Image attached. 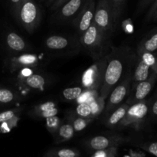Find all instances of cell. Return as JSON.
Instances as JSON below:
<instances>
[{
  "instance_id": "obj_1",
  "label": "cell",
  "mask_w": 157,
  "mask_h": 157,
  "mask_svg": "<svg viewBox=\"0 0 157 157\" xmlns=\"http://www.w3.org/2000/svg\"><path fill=\"white\" fill-rule=\"evenodd\" d=\"M135 53L128 46H112L107 55V63L104 79L100 88V97L105 100L113 87L130 70Z\"/></svg>"
},
{
  "instance_id": "obj_2",
  "label": "cell",
  "mask_w": 157,
  "mask_h": 157,
  "mask_svg": "<svg viewBox=\"0 0 157 157\" xmlns=\"http://www.w3.org/2000/svg\"><path fill=\"white\" fill-rule=\"evenodd\" d=\"M79 41L81 48L94 61L106 56L113 46L110 38L102 33L94 22L79 36Z\"/></svg>"
},
{
  "instance_id": "obj_3",
  "label": "cell",
  "mask_w": 157,
  "mask_h": 157,
  "mask_svg": "<svg viewBox=\"0 0 157 157\" xmlns=\"http://www.w3.org/2000/svg\"><path fill=\"white\" fill-rule=\"evenodd\" d=\"M15 18L25 30L32 33L41 22V8L35 0H22Z\"/></svg>"
},
{
  "instance_id": "obj_4",
  "label": "cell",
  "mask_w": 157,
  "mask_h": 157,
  "mask_svg": "<svg viewBox=\"0 0 157 157\" xmlns=\"http://www.w3.org/2000/svg\"><path fill=\"white\" fill-rule=\"evenodd\" d=\"M44 46L47 50L60 55L77 54L81 49L79 37H72L70 35H51L44 41Z\"/></svg>"
},
{
  "instance_id": "obj_5",
  "label": "cell",
  "mask_w": 157,
  "mask_h": 157,
  "mask_svg": "<svg viewBox=\"0 0 157 157\" xmlns=\"http://www.w3.org/2000/svg\"><path fill=\"white\" fill-rule=\"evenodd\" d=\"M93 22L102 33L111 38L117 28L114 24L113 10L110 0H98L95 8Z\"/></svg>"
},
{
  "instance_id": "obj_6",
  "label": "cell",
  "mask_w": 157,
  "mask_h": 157,
  "mask_svg": "<svg viewBox=\"0 0 157 157\" xmlns=\"http://www.w3.org/2000/svg\"><path fill=\"white\" fill-rule=\"evenodd\" d=\"M130 86H131V68L127 72L125 77L113 87L110 94L108 95L109 98L104 108L105 115H108L117 107L122 104L124 100L128 95Z\"/></svg>"
},
{
  "instance_id": "obj_7",
  "label": "cell",
  "mask_w": 157,
  "mask_h": 157,
  "mask_svg": "<svg viewBox=\"0 0 157 157\" xmlns=\"http://www.w3.org/2000/svg\"><path fill=\"white\" fill-rule=\"evenodd\" d=\"M107 55L98 61H95L93 65L86 70L83 75V84L92 90H100L104 79V72L107 66Z\"/></svg>"
},
{
  "instance_id": "obj_8",
  "label": "cell",
  "mask_w": 157,
  "mask_h": 157,
  "mask_svg": "<svg viewBox=\"0 0 157 157\" xmlns=\"http://www.w3.org/2000/svg\"><path fill=\"white\" fill-rule=\"evenodd\" d=\"M95 8V0H86L81 10L72 21V23L78 33V37L81 36L93 23Z\"/></svg>"
},
{
  "instance_id": "obj_9",
  "label": "cell",
  "mask_w": 157,
  "mask_h": 157,
  "mask_svg": "<svg viewBox=\"0 0 157 157\" xmlns=\"http://www.w3.org/2000/svg\"><path fill=\"white\" fill-rule=\"evenodd\" d=\"M149 107L144 101L132 104L127 110V113L117 125V128L136 126L146 117L148 113Z\"/></svg>"
},
{
  "instance_id": "obj_10",
  "label": "cell",
  "mask_w": 157,
  "mask_h": 157,
  "mask_svg": "<svg viewBox=\"0 0 157 157\" xmlns=\"http://www.w3.org/2000/svg\"><path fill=\"white\" fill-rule=\"evenodd\" d=\"M156 78L157 74L153 72L150 78L146 81L131 84L126 103L130 106L141 101H144L151 91Z\"/></svg>"
},
{
  "instance_id": "obj_11",
  "label": "cell",
  "mask_w": 157,
  "mask_h": 157,
  "mask_svg": "<svg viewBox=\"0 0 157 157\" xmlns=\"http://www.w3.org/2000/svg\"><path fill=\"white\" fill-rule=\"evenodd\" d=\"M128 141V139L121 135H99L89 139L86 147L92 151L105 150L111 147H118Z\"/></svg>"
},
{
  "instance_id": "obj_12",
  "label": "cell",
  "mask_w": 157,
  "mask_h": 157,
  "mask_svg": "<svg viewBox=\"0 0 157 157\" xmlns=\"http://www.w3.org/2000/svg\"><path fill=\"white\" fill-rule=\"evenodd\" d=\"M40 60L35 54L22 53L10 57L7 60V65L12 72L24 69L36 68L39 66Z\"/></svg>"
},
{
  "instance_id": "obj_13",
  "label": "cell",
  "mask_w": 157,
  "mask_h": 157,
  "mask_svg": "<svg viewBox=\"0 0 157 157\" xmlns=\"http://www.w3.org/2000/svg\"><path fill=\"white\" fill-rule=\"evenodd\" d=\"M86 0H68L55 11L54 21L57 22L73 21L84 6Z\"/></svg>"
},
{
  "instance_id": "obj_14",
  "label": "cell",
  "mask_w": 157,
  "mask_h": 157,
  "mask_svg": "<svg viewBox=\"0 0 157 157\" xmlns=\"http://www.w3.org/2000/svg\"><path fill=\"white\" fill-rule=\"evenodd\" d=\"M18 82L21 86L29 90H43L48 84L49 78L43 74L31 72L29 74L21 73L18 76Z\"/></svg>"
},
{
  "instance_id": "obj_15",
  "label": "cell",
  "mask_w": 157,
  "mask_h": 157,
  "mask_svg": "<svg viewBox=\"0 0 157 157\" xmlns=\"http://www.w3.org/2000/svg\"><path fill=\"white\" fill-rule=\"evenodd\" d=\"M153 71L151 67L146 64L136 54L131 67V84L148 79Z\"/></svg>"
},
{
  "instance_id": "obj_16",
  "label": "cell",
  "mask_w": 157,
  "mask_h": 157,
  "mask_svg": "<svg viewBox=\"0 0 157 157\" xmlns=\"http://www.w3.org/2000/svg\"><path fill=\"white\" fill-rule=\"evenodd\" d=\"M6 44L7 48L14 54L29 53L32 48L27 41L16 32H9L6 36Z\"/></svg>"
},
{
  "instance_id": "obj_17",
  "label": "cell",
  "mask_w": 157,
  "mask_h": 157,
  "mask_svg": "<svg viewBox=\"0 0 157 157\" xmlns=\"http://www.w3.org/2000/svg\"><path fill=\"white\" fill-rule=\"evenodd\" d=\"M58 113V108L53 101H48L35 106L30 111V114L35 117L46 118L56 116Z\"/></svg>"
},
{
  "instance_id": "obj_18",
  "label": "cell",
  "mask_w": 157,
  "mask_h": 157,
  "mask_svg": "<svg viewBox=\"0 0 157 157\" xmlns=\"http://www.w3.org/2000/svg\"><path fill=\"white\" fill-rule=\"evenodd\" d=\"M129 107L130 105L127 103L121 104L111 113H109L105 121V125L109 128H117L119 123L122 121L127 113Z\"/></svg>"
},
{
  "instance_id": "obj_19",
  "label": "cell",
  "mask_w": 157,
  "mask_h": 157,
  "mask_svg": "<svg viewBox=\"0 0 157 157\" xmlns=\"http://www.w3.org/2000/svg\"><path fill=\"white\" fill-rule=\"evenodd\" d=\"M75 133V131L71 123L61 124L55 134L54 135L55 137V142L56 144H61L70 140L73 138Z\"/></svg>"
},
{
  "instance_id": "obj_20",
  "label": "cell",
  "mask_w": 157,
  "mask_h": 157,
  "mask_svg": "<svg viewBox=\"0 0 157 157\" xmlns=\"http://www.w3.org/2000/svg\"><path fill=\"white\" fill-rule=\"evenodd\" d=\"M157 50V30L147 35L140 43L137 51L153 52Z\"/></svg>"
},
{
  "instance_id": "obj_21",
  "label": "cell",
  "mask_w": 157,
  "mask_h": 157,
  "mask_svg": "<svg viewBox=\"0 0 157 157\" xmlns=\"http://www.w3.org/2000/svg\"><path fill=\"white\" fill-rule=\"evenodd\" d=\"M80 152L71 148H55L49 150L44 153V157H78Z\"/></svg>"
},
{
  "instance_id": "obj_22",
  "label": "cell",
  "mask_w": 157,
  "mask_h": 157,
  "mask_svg": "<svg viewBox=\"0 0 157 157\" xmlns=\"http://www.w3.org/2000/svg\"><path fill=\"white\" fill-rule=\"evenodd\" d=\"M20 99V96L12 90L6 87H0V104H8L16 102Z\"/></svg>"
},
{
  "instance_id": "obj_23",
  "label": "cell",
  "mask_w": 157,
  "mask_h": 157,
  "mask_svg": "<svg viewBox=\"0 0 157 157\" xmlns=\"http://www.w3.org/2000/svg\"><path fill=\"white\" fill-rule=\"evenodd\" d=\"M110 2L111 5L112 10H113L115 26L116 28H117L119 21L122 16L123 12H124L126 0H110Z\"/></svg>"
},
{
  "instance_id": "obj_24",
  "label": "cell",
  "mask_w": 157,
  "mask_h": 157,
  "mask_svg": "<svg viewBox=\"0 0 157 157\" xmlns=\"http://www.w3.org/2000/svg\"><path fill=\"white\" fill-rule=\"evenodd\" d=\"M136 55L146 63L148 64L152 70L157 74V58L153 54V52H145V51H137Z\"/></svg>"
},
{
  "instance_id": "obj_25",
  "label": "cell",
  "mask_w": 157,
  "mask_h": 157,
  "mask_svg": "<svg viewBox=\"0 0 157 157\" xmlns=\"http://www.w3.org/2000/svg\"><path fill=\"white\" fill-rule=\"evenodd\" d=\"M21 110L14 109V110H5L0 112V127L3 125H7L6 124L11 123L14 121H18V117L20 114Z\"/></svg>"
},
{
  "instance_id": "obj_26",
  "label": "cell",
  "mask_w": 157,
  "mask_h": 157,
  "mask_svg": "<svg viewBox=\"0 0 157 157\" xmlns=\"http://www.w3.org/2000/svg\"><path fill=\"white\" fill-rule=\"evenodd\" d=\"M83 88L81 87H67L63 90V98L67 101H75L81 97L83 94Z\"/></svg>"
},
{
  "instance_id": "obj_27",
  "label": "cell",
  "mask_w": 157,
  "mask_h": 157,
  "mask_svg": "<svg viewBox=\"0 0 157 157\" xmlns=\"http://www.w3.org/2000/svg\"><path fill=\"white\" fill-rule=\"evenodd\" d=\"M76 113L78 117L84 118H90L93 116L91 106L90 103L83 102L80 103L76 107Z\"/></svg>"
},
{
  "instance_id": "obj_28",
  "label": "cell",
  "mask_w": 157,
  "mask_h": 157,
  "mask_svg": "<svg viewBox=\"0 0 157 157\" xmlns=\"http://www.w3.org/2000/svg\"><path fill=\"white\" fill-rule=\"evenodd\" d=\"M46 127L48 130L52 134L55 135L58 129L61 124V119L58 116L50 117L46 118Z\"/></svg>"
},
{
  "instance_id": "obj_29",
  "label": "cell",
  "mask_w": 157,
  "mask_h": 157,
  "mask_svg": "<svg viewBox=\"0 0 157 157\" xmlns=\"http://www.w3.org/2000/svg\"><path fill=\"white\" fill-rule=\"evenodd\" d=\"M92 121L91 118H84L81 117H77L72 121V126L75 132L82 131L87 127V126Z\"/></svg>"
},
{
  "instance_id": "obj_30",
  "label": "cell",
  "mask_w": 157,
  "mask_h": 157,
  "mask_svg": "<svg viewBox=\"0 0 157 157\" xmlns=\"http://www.w3.org/2000/svg\"><path fill=\"white\" fill-rule=\"evenodd\" d=\"M117 153V147L105 149L102 150L94 151L91 157H116Z\"/></svg>"
},
{
  "instance_id": "obj_31",
  "label": "cell",
  "mask_w": 157,
  "mask_h": 157,
  "mask_svg": "<svg viewBox=\"0 0 157 157\" xmlns=\"http://www.w3.org/2000/svg\"><path fill=\"white\" fill-rule=\"evenodd\" d=\"M21 1L22 0H9L11 10H12V13L14 15V17H15V15H16L17 12H18V9L19 8Z\"/></svg>"
},
{
  "instance_id": "obj_32",
  "label": "cell",
  "mask_w": 157,
  "mask_h": 157,
  "mask_svg": "<svg viewBox=\"0 0 157 157\" xmlns=\"http://www.w3.org/2000/svg\"><path fill=\"white\" fill-rule=\"evenodd\" d=\"M157 10V0H154L153 2L152 3V6L150 7V10H149L148 14L147 15V21H150V20H152V18H153V15L156 12Z\"/></svg>"
},
{
  "instance_id": "obj_33",
  "label": "cell",
  "mask_w": 157,
  "mask_h": 157,
  "mask_svg": "<svg viewBox=\"0 0 157 157\" xmlns=\"http://www.w3.org/2000/svg\"><path fill=\"white\" fill-rule=\"evenodd\" d=\"M154 0H140L139 6H138V9L137 12H140L141 11H143L144 9H145L146 8L148 7L150 4L153 2Z\"/></svg>"
},
{
  "instance_id": "obj_34",
  "label": "cell",
  "mask_w": 157,
  "mask_h": 157,
  "mask_svg": "<svg viewBox=\"0 0 157 157\" xmlns=\"http://www.w3.org/2000/svg\"><path fill=\"white\" fill-rule=\"evenodd\" d=\"M68 0H55L53 2V4L50 6V9L52 11H56L59 9L61 6H62L64 3H66Z\"/></svg>"
},
{
  "instance_id": "obj_35",
  "label": "cell",
  "mask_w": 157,
  "mask_h": 157,
  "mask_svg": "<svg viewBox=\"0 0 157 157\" xmlns=\"http://www.w3.org/2000/svg\"><path fill=\"white\" fill-rule=\"evenodd\" d=\"M144 148L150 153L151 154L154 155L155 156L157 157V143H152V144H149L148 146L145 147Z\"/></svg>"
},
{
  "instance_id": "obj_36",
  "label": "cell",
  "mask_w": 157,
  "mask_h": 157,
  "mask_svg": "<svg viewBox=\"0 0 157 157\" xmlns=\"http://www.w3.org/2000/svg\"><path fill=\"white\" fill-rule=\"evenodd\" d=\"M152 113L154 116H157V100L154 102V104L152 106Z\"/></svg>"
},
{
  "instance_id": "obj_37",
  "label": "cell",
  "mask_w": 157,
  "mask_h": 157,
  "mask_svg": "<svg viewBox=\"0 0 157 157\" xmlns=\"http://www.w3.org/2000/svg\"><path fill=\"white\" fill-rule=\"evenodd\" d=\"M55 1V0H47V1H46V6H47L48 7H50Z\"/></svg>"
},
{
  "instance_id": "obj_38",
  "label": "cell",
  "mask_w": 157,
  "mask_h": 157,
  "mask_svg": "<svg viewBox=\"0 0 157 157\" xmlns=\"http://www.w3.org/2000/svg\"><path fill=\"white\" fill-rule=\"evenodd\" d=\"M152 19L153 20H156L157 19V10L156 11V12L154 13V15H153V18H152Z\"/></svg>"
},
{
  "instance_id": "obj_39",
  "label": "cell",
  "mask_w": 157,
  "mask_h": 157,
  "mask_svg": "<svg viewBox=\"0 0 157 157\" xmlns=\"http://www.w3.org/2000/svg\"><path fill=\"white\" fill-rule=\"evenodd\" d=\"M40 1H43V0H40Z\"/></svg>"
}]
</instances>
